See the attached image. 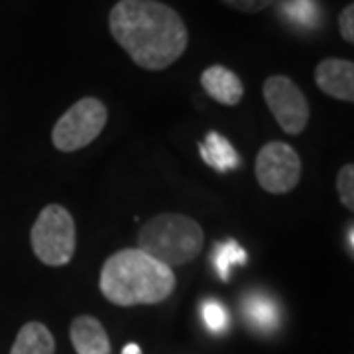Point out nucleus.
Masks as SVG:
<instances>
[{"mask_svg":"<svg viewBox=\"0 0 354 354\" xmlns=\"http://www.w3.org/2000/svg\"><path fill=\"white\" fill-rule=\"evenodd\" d=\"M109 30L130 59L148 71L167 69L189 46L183 18L160 0H118L109 14Z\"/></svg>","mask_w":354,"mask_h":354,"instance_id":"1","label":"nucleus"},{"mask_svg":"<svg viewBox=\"0 0 354 354\" xmlns=\"http://www.w3.org/2000/svg\"><path fill=\"white\" fill-rule=\"evenodd\" d=\"M99 286L114 305H156L174 293L176 274L140 248H127L104 262Z\"/></svg>","mask_w":354,"mask_h":354,"instance_id":"2","label":"nucleus"},{"mask_svg":"<svg viewBox=\"0 0 354 354\" xmlns=\"http://www.w3.org/2000/svg\"><path fill=\"white\" fill-rule=\"evenodd\" d=\"M205 234L191 216L162 213L146 221L138 232V248L167 268L189 264L203 250Z\"/></svg>","mask_w":354,"mask_h":354,"instance_id":"3","label":"nucleus"},{"mask_svg":"<svg viewBox=\"0 0 354 354\" xmlns=\"http://www.w3.org/2000/svg\"><path fill=\"white\" fill-rule=\"evenodd\" d=\"M32 250L46 266H65L75 254L77 230L71 213L62 205H48L41 209L30 230Z\"/></svg>","mask_w":354,"mask_h":354,"instance_id":"4","label":"nucleus"},{"mask_svg":"<svg viewBox=\"0 0 354 354\" xmlns=\"http://www.w3.org/2000/svg\"><path fill=\"white\" fill-rule=\"evenodd\" d=\"M106 120L109 111L104 102L95 97H85L55 122L51 142L59 152H77L99 138L102 128L106 127Z\"/></svg>","mask_w":354,"mask_h":354,"instance_id":"5","label":"nucleus"},{"mask_svg":"<svg viewBox=\"0 0 354 354\" xmlns=\"http://www.w3.org/2000/svg\"><path fill=\"white\" fill-rule=\"evenodd\" d=\"M262 95L268 109L286 134L297 136L304 132L309 122L311 109L293 79L286 75L268 77L262 85Z\"/></svg>","mask_w":354,"mask_h":354,"instance_id":"6","label":"nucleus"},{"mask_svg":"<svg viewBox=\"0 0 354 354\" xmlns=\"http://www.w3.org/2000/svg\"><path fill=\"white\" fill-rule=\"evenodd\" d=\"M256 179L272 195H286L301 179L299 153L283 142H270L256 156Z\"/></svg>","mask_w":354,"mask_h":354,"instance_id":"7","label":"nucleus"},{"mask_svg":"<svg viewBox=\"0 0 354 354\" xmlns=\"http://www.w3.org/2000/svg\"><path fill=\"white\" fill-rule=\"evenodd\" d=\"M315 83L325 95L344 102L354 101V64L341 57L323 59L315 67Z\"/></svg>","mask_w":354,"mask_h":354,"instance_id":"8","label":"nucleus"},{"mask_svg":"<svg viewBox=\"0 0 354 354\" xmlns=\"http://www.w3.org/2000/svg\"><path fill=\"white\" fill-rule=\"evenodd\" d=\"M201 87L205 93L225 106H236L244 97L241 77L225 65H211L201 73Z\"/></svg>","mask_w":354,"mask_h":354,"instance_id":"9","label":"nucleus"},{"mask_svg":"<svg viewBox=\"0 0 354 354\" xmlns=\"http://www.w3.org/2000/svg\"><path fill=\"white\" fill-rule=\"evenodd\" d=\"M69 337L77 354H111L109 335L95 317L79 315L73 319Z\"/></svg>","mask_w":354,"mask_h":354,"instance_id":"10","label":"nucleus"},{"mask_svg":"<svg viewBox=\"0 0 354 354\" xmlns=\"http://www.w3.org/2000/svg\"><path fill=\"white\" fill-rule=\"evenodd\" d=\"M199 152H201L203 162L211 165L216 171H221V174L232 171V169H236L241 165V158H239L236 150L218 132H209L207 134V138L199 144Z\"/></svg>","mask_w":354,"mask_h":354,"instance_id":"11","label":"nucleus"},{"mask_svg":"<svg viewBox=\"0 0 354 354\" xmlns=\"http://www.w3.org/2000/svg\"><path fill=\"white\" fill-rule=\"evenodd\" d=\"M55 353V341L50 329L38 323H26L24 327L20 329L16 341H14L10 354H53Z\"/></svg>","mask_w":354,"mask_h":354,"instance_id":"12","label":"nucleus"},{"mask_svg":"<svg viewBox=\"0 0 354 354\" xmlns=\"http://www.w3.org/2000/svg\"><path fill=\"white\" fill-rule=\"evenodd\" d=\"M244 315L254 329L268 333L274 330L279 323V309L268 295L252 293L244 301Z\"/></svg>","mask_w":354,"mask_h":354,"instance_id":"13","label":"nucleus"},{"mask_svg":"<svg viewBox=\"0 0 354 354\" xmlns=\"http://www.w3.org/2000/svg\"><path fill=\"white\" fill-rule=\"evenodd\" d=\"M248 260V254L242 248L241 244L236 241H225L215 246V266L216 274L223 281L230 279V272H232V266H242L246 264Z\"/></svg>","mask_w":354,"mask_h":354,"instance_id":"14","label":"nucleus"},{"mask_svg":"<svg viewBox=\"0 0 354 354\" xmlns=\"http://www.w3.org/2000/svg\"><path fill=\"white\" fill-rule=\"evenodd\" d=\"M201 313H203V323L207 325V329L211 330V333H223V330L227 329V323H228L227 309L218 304V301H215V299L205 301V304H203Z\"/></svg>","mask_w":354,"mask_h":354,"instance_id":"15","label":"nucleus"},{"mask_svg":"<svg viewBox=\"0 0 354 354\" xmlns=\"http://www.w3.org/2000/svg\"><path fill=\"white\" fill-rule=\"evenodd\" d=\"M337 191H339V199L341 203L353 211L354 209V165H342L339 177H337Z\"/></svg>","mask_w":354,"mask_h":354,"instance_id":"16","label":"nucleus"},{"mask_svg":"<svg viewBox=\"0 0 354 354\" xmlns=\"http://www.w3.org/2000/svg\"><path fill=\"white\" fill-rule=\"evenodd\" d=\"M288 16L299 24H313L317 10L311 0H290L288 2Z\"/></svg>","mask_w":354,"mask_h":354,"instance_id":"17","label":"nucleus"},{"mask_svg":"<svg viewBox=\"0 0 354 354\" xmlns=\"http://www.w3.org/2000/svg\"><path fill=\"white\" fill-rule=\"evenodd\" d=\"M223 4H227L228 8L236 10L242 14H258L266 10L268 6H272L276 0H221Z\"/></svg>","mask_w":354,"mask_h":354,"instance_id":"18","label":"nucleus"},{"mask_svg":"<svg viewBox=\"0 0 354 354\" xmlns=\"http://www.w3.org/2000/svg\"><path fill=\"white\" fill-rule=\"evenodd\" d=\"M339 30L344 41H354V4H346L339 14Z\"/></svg>","mask_w":354,"mask_h":354,"instance_id":"19","label":"nucleus"},{"mask_svg":"<svg viewBox=\"0 0 354 354\" xmlns=\"http://www.w3.org/2000/svg\"><path fill=\"white\" fill-rule=\"evenodd\" d=\"M122 354H142V348H140L136 342H130L122 348Z\"/></svg>","mask_w":354,"mask_h":354,"instance_id":"20","label":"nucleus"},{"mask_svg":"<svg viewBox=\"0 0 354 354\" xmlns=\"http://www.w3.org/2000/svg\"><path fill=\"white\" fill-rule=\"evenodd\" d=\"M348 250H351V256L354 252V227H348Z\"/></svg>","mask_w":354,"mask_h":354,"instance_id":"21","label":"nucleus"}]
</instances>
